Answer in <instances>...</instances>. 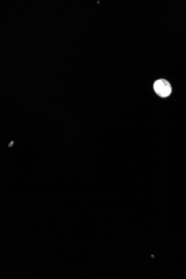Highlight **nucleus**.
Instances as JSON below:
<instances>
[{"mask_svg": "<svg viewBox=\"0 0 186 279\" xmlns=\"http://www.w3.org/2000/svg\"><path fill=\"white\" fill-rule=\"evenodd\" d=\"M154 90L158 95L162 98H166L172 93V87L167 80L161 79L155 81L153 86Z\"/></svg>", "mask_w": 186, "mask_h": 279, "instance_id": "f257e3e1", "label": "nucleus"}]
</instances>
